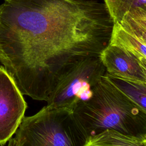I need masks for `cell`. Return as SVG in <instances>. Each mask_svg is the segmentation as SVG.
<instances>
[{"label":"cell","instance_id":"obj_1","mask_svg":"<svg viewBox=\"0 0 146 146\" xmlns=\"http://www.w3.org/2000/svg\"><path fill=\"white\" fill-rule=\"evenodd\" d=\"M112 26L103 2L4 0L0 62L23 95L47 101L76 63L100 55Z\"/></svg>","mask_w":146,"mask_h":146},{"label":"cell","instance_id":"obj_2","mask_svg":"<svg viewBox=\"0 0 146 146\" xmlns=\"http://www.w3.org/2000/svg\"><path fill=\"white\" fill-rule=\"evenodd\" d=\"M72 112L88 136L107 129L135 136H146V112L140 109L105 75L87 100L79 102Z\"/></svg>","mask_w":146,"mask_h":146},{"label":"cell","instance_id":"obj_3","mask_svg":"<svg viewBox=\"0 0 146 146\" xmlns=\"http://www.w3.org/2000/svg\"><path fill=\"white\" fill-rule=\"evenodd\" d=\"M15 134L19 146H83L88 137L72 110L47 105L24 116Z\"/></svg>","mask_w":146,"mask_h":146},{"label":"cell","instance_id":"obj_4","mask_svg":"<svg viewBox=\"0 0 146 146\" xmlns=\"http://www.w3.org/2000/svg\"><path fill=\"white\" fill-rule=\"evenodd\" d=\"M106 74L99 56L86 58L76 63L59 80L47 100V106L72 110L88 99L92 88Z\"/></svg>","mask_w":146,"mask_h":146},{"label":"cell","instance_id":"obj_5","mask_svg":"<svg viewBox=\"0 0 146 146\" xmlns=\"http://www.w3.org/2000/svg\"><path fill=\"white\" fill-rule=\"evenodd\" d=\"M23 95L3 67H0V145L15 134L27 108Z\"/></svg>","mask_w":146,"mask_h":146},{"label":"cell","instance_id":"obj_6","mask_svg":"<svg viewBox=\"0 0 146 146\" xmlns=\"http://www.w3.org/2000/svg\"><path fill=\"white\" fill-rule=\"evenodd\" d=\"M109 44L121 47L146 64V11L128 12L113 22Z\"/></svg>","mask_w":146,"mask_h":146},{"label":"cell","instance_id":"obj_7","mask_svg":"<svg viewBox=\"0 0 146 146\" xmlns=\"http://www.w3.org/2000/svg\"><path fill=\"white\" fill-rule=\"evenodd\" d=\"M99 57L106 74L146 82V64L121 47L108 43Z\"/></svg>","mask_w":146,"mask_h":146},{"label":"cell","instance_id":"obj_8","mask_svg":"<svg viewBox=\"0 0 146 146\" xmlns=\"http://www.w3.org/2000/svg\"><path fill=\"white\" fill-rule=\"evenodd\" d=\"M83 146H146V136L127 135L107 129L89 136Z\"/></svg>","mask_w":146,"mask_h":146},{"label":"cell","instance_id":"obj_9","mask_svg":"<svg viewBox=\"0 0 146 146\" xmlns=\"http://www.w3.org/2000/svg\"><path fill=\"white\" fill-rule=\"evenodd\" d=\"M104 75L127 97L140 109L146 112V82L106 74Z\"/></svg>","mask_w":146,"mask_h":146},{"label":"cell","instance_id":"obj_10","mask_svg":"<svg viewBox=\"0 0 146 146\" xmlns=\"http://www.w3.org/2000/svg\"><path fill=\"white\" fill-rule=\"evenodd\" d=\"M113 23L119 21L128 12L146 11V0H103Z\"/></svg>","mask_w":146,"mask_h":146},{"label":"cell","instance_id":"obj_11","mask_svg":"<svg viewBox=\"0 0 146 146\" xmlns=\"http://www.w3.org/2000/svg\"><path fill=\"white\" fill-rule=\"evenodd\" d=\"M7 146H19L18 140L15 137H11L9 139Z\"/></svg>","mask_w":146,"mask_h":146},{"label":"cell","instance_id":"obj_12","mask_svg":"<svg viewBox=\"0 0 146 146\" xmlns=\"http://www.w3.org/2000/svg\"><path fill=\"white\" fill-rule=\"evenodd\" d=\"M89 1H100V0H89Z\"/></svg>","mask_w":146,"mask_h":146}]
</instances>
